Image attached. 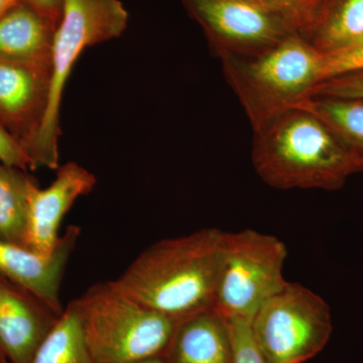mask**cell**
Here are the masks:
<instances>
[{
	"label": "cell",
	"mask_w": 363,
	"mask_h": 363,
	"mask_svg": "<svg viewBox=\"0 0 363 363\" xmlns=\"http://www.w3.org/2000/svg\"><path fill=\"white\" fill-rule=\"evenodd\" d=\"M250 329L266 363H305L330 340V306L307 286L286 281L260 307Z\"/></svg>",
	"instance_id": "7"
},
{
	"label": "cell",
	"mask_w": 363,
	"mask_h": 363,
	"mask_svg": "<svg viewBox=\"0 0 363 363\" xmlns=\"http://www.w3.org/2000/svg\"><path fill=\"white\" fill-rule=\"evenodd\" d=\"M220 60L253 56L294 33L278 11L255 0H180Z\"/></svg>",
	"instance_id": "8"
},
{
	"label": "cell",
	"mask_w": 363,
	"mask_h": 363,
	"mask_svg": "<svg viewBox=\"0 0 363 363\" xmlns=\"http://www.w3.org/2000/svg\"><path fill=\"white\" fill-rule=\"evenodd\" d=\"M164 357L168 363H233L225 318L214 308L184 318Z\"/></svg>",
	"instance_id": "13"
},
{
	"label": "cell",
	"mask_w": 363,
	"mask_h": 363,
	"mask_svg": "<svg viewBox=\"0 0 363 363\" xmlns=\"http://www.w3.org/2000/svg\"><path fill=\"white\" fill-rule=\"evenodd\" d=\"M50 90V60L0 59V121L26 156L47 113Z\"/></svg>",
	"instance_id": "9"
},
{
	"label": "cell",
	"mask_w": 363,
	"mask_h": 363,
	"mask_svg": "<svg viewBox=\"0 0 363 363\" xmlns=\"http://www.w3.org/2000/svg\"><path fill=\"white\" fill-rule=\"evenodd\" d=\"M60 315L39 298L0 276V350L11 363H30Z\"/></svg>",
	"instance_id": "12"
},
{
	"label": "cell",
	"mask_w": 363,
	"mask_h": 363,
	"mask_svg": "<svg viewBox=\"0 0 363 363\" xmlns=\"http://www.w3.org/2000/svg\"><path fill=\"white\" fill-rule=\"evenodd\" d=\"M30 363H95L86 345L73 301L60 315Z\"/></svg>",
	"instance_id": "18"
},
{
	"label": "cell",
	"mask_w": 363,
	"mask_h": 363,
	"mask_svg": "<svg viewBox=\"0 0 363 363\" xmlns=\"http://www.w3.org/2000/svg\"><path fill=\"white\" fill-rule=\"evenodd\" d=\"M253 135V168L269 187L338 190L357 172L330 128L301 105Z\"/></svg>",
	"instance_id": "2"
},
{
	"label": "cell",
	"mask_w": 363,
	"mask_h": 363,
	"mask_svg": "<svg viewBox=\"0 0 363 363\" xmlns=\"http://www.w3.org/2000/svg\"><path fill=\"white\" fill-rule=\"evenodd\" d=\"M96 183L94 174L76 162H68L57 169L56 179L49 187L35 186L28 200L26 247L45 255L54 252L64 216L78 198L92 192Z\"/></svg>",
	"instance_id": "10"
},
{
	"label": "cell",
	"mask_w": 363,
	"mask_h": 363,
	"mask_svg": "<svg viewBox=\"0 0 363 363\" xmlns=\"http://www.w3.org/2000/svg\"><path fill=\"white\" fill-rule=\"evenodd\" d=\"M233 343V363H266L253 340L250 323L225 319Z\"/></svg>",
	"instance_id": "21"
},
{
	"label": "cell",
	"mask_w": 363,
	"mask_h": 363,
	"mask_svg": "<svg viewBox=\"0 0 363 363\" xmlns=\"http://www.w3.org/2000/svg\"><path fill=\"white\" fill-rule=\"evenodd\" d=\"M304 38L324 55L362 44L363 0H324Z\"/></svg>",
	"instance_id": "15"
},
{
	"label": "cell",
	"mask_w": 363,
	"mask_h": 363,
	"mask_svg": "<svg viewBox=\"0 0 363 363\" xmlns=\"http://www.w3.org/2000/svg\"><path fill=\"white\" fill-rule=\"evenodd\" d=\"M300 105L330 128L347 150L357 171H363V99L315 96Z\"/></svg>",
	"instance_id": "16"
},
{
	"label": "cell",
	"mask_w": 363,
	"mask_h": 363,
	"mask_svg": "<svg viewBox=\"0 0 363 363\" xmlns=\"http://www.w3.org/2000/svg\"><path fill=\"white\" fill-rule=\"evenodd\" d=\"M0 162L26 171L30 162L20 143L11 135L0 121Z\"/></svg>",
	"instance_id": "23"
},
{
	"label": "cell",
	"mask_w": 363,
	"mask_h": 363,
	"mask_svg": "<svg viewBox=\"0 0 363 363\" xmlns=\"http://www.w3.org/2000/svg\"><path fill=\"white\" fill-rule=\"evenodd\" d=\"M37 185L23 169L0 162V240L26 247L28 200Z\"/></svg>",
	"instance_id": "17"
},
{
	"label": "cell",
	"mask_w": 363,
	"mask_h": 363,
	"mask_svg": "<svg viewBox=\"0 0 363 363\" xmlns=\"http://www.w3.org/2000/svg\"><path fill=\"white\" fill-rule=\"evenodd\" d=\"M225 233L215 227L157 241L114 285L133 300L169 316L186 318L214 308Z\"/></svg>",
	"instance_id": "1"
},
{
	"label": "cell",
	"mask_w": 363,
	"mask_h": 363,
	"mask_svg": "<svg viewBox=\"0 0 363 363\" xmlns=\"http://www.w3.org/2000/svg\"><path fill=\"white\" fill-rule=\"evenodd\" d=\"M56 28L21 1L0 18V59L49 61Z\"/></svg>",
	"instance_id": "14"
},
{
	"label": "cell",
	"mask_w": 363,
	"mask_h": 363,
	"mask_svg": "<svg viewBox=\"0 0 363 363\" xmlns=\"http://www.w3.org/2000/svg\"><path fill=\"white\" fill-rule=\"evenodd\" d=\"M136 363H168L164 357H152L149 359L142 360V362Z\"/></svg>",
	"instance_id": "26"
},
{
	"label": "cell",
	"mask_w": 363,
	"mask_h": 363,
	"mask_svg": "<svg viewBox=\"0 0 363 363\" xmlns=\"http://www.w3.org/2000/svg\"><path fill=\"white\" fill-rule=\"evenodd\" d=\"M33 7L38 13L58 26L63 11V0H21Z\"/></svg>",
	"instance_id": "24"
},
{
	"label": "cell",
	"mask_w": 363,
	"mask_h": 363,
	"mask_svg": "<svg viewBox=\"0 0 363 363\" xmlns=\"http://www.w3.org/2000/svg\"><path fill=\"white\" fill-rule=\"evenodd\" d=\"M128 13L119 0H63L51 50V90L47 113L28 150L32 169L59 168L60 111L66 83L83 51L121 37Z\"/></svg>",
	"instance_id": "5"
},
{
	"label": "cell",
	"mask_w": 363,
	"mask_h": 363,
	"mask_svg": "<svg viewBox=\"0 0 363 363\" xmlns=\"http://www.w3.org/2000/svg\"><path fill=\"white\" fill-rule=\"evenodd\" d=\"M80 235V227L69 226L49 255L0 240V276L23 286L61 315L65 308L60 300V288Z\"/></svg>",
	"instance_id": "11"
},
{
	"label": "cell",
	"mask_w": 363,
	"mask_h": 363,
	"mask_svg": "<svg viewBox=\"0 0 363 363\" xmlns=\"http://www.w3.org/2000/svg\"><path fill=\"white\" fill-rule=\"evenodd\" d=\"M286 257L285 243L272 234L255 229L225 233L214 309L225 319L250 323L288 281Z\"/></svg>",
	"instance_id": "6"
},
{
	"label": "cell",
	"mask_w": 363,
	"mask_h": 363,
	"mask_svg": "<svg viewBox=\"0 0 363 363\" xmlns=\"http://www.w3.org/2000/svg\"><path fill=\"white\" fill-rule=\"evenodd\" d=\"M6 355L4 354V352H2L1 350H0V363H7Z\"/></svg>",
	"instance_id": "27"
},
{
	"label": "cell",
	"mask_w": 363,
	"mask_h": 363,
	"mask_svg": "<svg viewBox=\"0 0 363 363\" xmlns=\"http://www.w3.org/2000/svg\"><path fill=\"white\" fill-rule=\"evenodd\" d=\"M221 62L255 133L309 98L321 81L323 54L294 33L259 54Z\"/></svg>",
	"instance_id": "3"
},
{
	"label": "cell",
	"mask_w": 363,
	"mask_h": 363,
	"mask_svg": "<svg viewBox=\"0 0 363 363\" xmlns=\"http://www.w3.org/2000/svg\"><path fill=\"white\" fill-rule=\"evenodd\" d=\"M278 11L305 37L311 30L324 0H255Z\"/></svg>",
	"instance_id": "19"
},
{
	"label": "cell",
	"mask_w": 363,
	"mask_h": 363,
	"mask_svg": "<svg viewBox=\"0 0 363 363\" xmlns=\"http://www.w3.org/2000/svg\"><path fill=\"white\" fill-rule=\"evenodd\" d=\"M73 303L95 363H136L164 357L184 319L140 304L121 292L113 281L91 286Z\"/></svg>",
	"instance_id": "4"
},
{
	"label": "cell",
	"mask_w": 363,
	"mask_h": 363,
	"mask_svg": "<svg viewBox=\"0 0 363 363\" xmlns=\"http://www.w3.org/2000/svg\"><path fill=\"white\" fill-rule=\"evenodd\" d=\"M21 1V0H0V18Z\"/></svg>",
	"instance_id": "25"
},
{
	"label": "cell",
	"mask_w": 363,
	"mask_h": 363,
	"mask_svg": "<svg viewBox=\"0 0 363 363\" xmlns=\"http://www.w3.org/2000/svg\"><path fill=\"white\" fill-rule=\"evenodd\" d=\"M363 99V71L351 72L321 81L313 88L309 97Z\"/></svg>",
	"instance_id": "20"
},
{
	"label": "cell",
	"mask_w": 363,
	"mask_h": 363,
	"mask_svg": "<svg viewBox=\"0 0 363 363\" xmlns=\"http://www.w3.org/2000/svg\"><path fill=\"white\" fill-rule=\"evenodd\" d=\"M357 71H363V43L341 51L323 54L321 81Z\"/></svg>",
	"instance_id": "22"
}]
</instances>
